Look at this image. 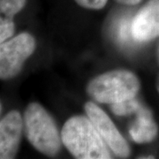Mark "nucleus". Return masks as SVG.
Instances as JSON below:
<instances>
[{"instance_id": "ddd939ff", "label": "nucleus", "mask_w": 159, "mask_h": 159, "mask_svg": "<svg viewBox=\"0 0 159 159\" xmlns=\"http://www.w3.org/2000/svg\"><path fill=\"white\" fill-rule=\"evenodd\" d=\"M75 2L86 9L99 10L105 6L108 0H75Z\"/></svg>"}, {"instance_id": "9d476101", "label": "nucleus", "mask_w": 159, "mask_h": 159, "mask_svg": "<svg viewBox=\"0 0 159 159\" xmlns=\"http://www.w3.org/2000/svg\"><path fill=\"white\" fill-rule=\"evenodd\" d=\"M142 106V104L140 101L134 97L123 102L111 104V110L118 116H126L129 114H135Z\"/></svg>"}, {"instance_id": "dca6fc26", "label": "nucleus", "mask_w": 159, "mask_h": 159, "mask_svg": "<svg viewBox=\"0 0 159 159\" xmlns=\"http://www.w3.org/2000/svg\"><path fill=\"white\" fill-rule=\"evenodd\" d=\"M157 59H158V62H159V44H158V47H157Z\"/></svg>"}, {"instance_id": "0eeeda50", "label": "nucleus", "mask_w": 159, "mask_h": 159, "mask_svg": "<svg viewBox=\"0 0 159 159\" xmlns=\"http://www.w3.org/2000/svg\"><path fill=\"white\" fill-rule=\"evenodd\" d=\"M23 125L18 111H11L0 120V159H11L16 157Z\"/></svg>"}, {"instance_id": "f3484780", "label": "nucleus", "mask_w": 159, "mask_h": 159, "mask_svg": "<svg viewBox=\"0 0 159 159\" xmlns=\"http://www.w3.org/2000/svg\"><path fill=\"white\" fill-rule=\"evenodd\" d=\"M0 111H1V103H0Z\"/></svg>"}, {"instance_id": "2eb2a0df", "label": "nucleus", "mask_w": 159, "mask_h": 159, "mask_svg": "<svg viewBox=\"0 0 159 159\" xmlns=\"http://www.w3.org/2000/svg\"><path fill=\"white\" fill-rule=\"evenodd\" d=\"M157 91H158L159 93V75L158 78H157Z\"/></svg>"}, {"instance_id": "7ed1b4c3", "label": "nucleus", "mask_w": 159, "mask_h": 159, "mask_svg": "<svg viewBox=\"0 0 159 159\" xmlns=\"http://www.w3.org/2000/svg\"><path fill=\"white\" fill-rule=\"evenodd\" d=\"M140 81L128 70H113L93 78L87 86V93L96 102L113 104L136 97Z\"/></svg>"}, {"instance_id": "f03ea898", "label": "nucleus", "mask_w": 159, "mask_h": 159, "mask_svg": "<svg viewBox=\"0 0 159 159\" xmlns=\"http://www.w3.org/2000/svg\"><path fill=\"white\" fill-rule=\"evenodd\" d=\"M24 130L27 139L36 150L55 156L61 148V134L50 113L37 102H31L24 112Z\"/></svg>"}, {"instance_id": "f8f14e48", "label": "nucleus", "mask_w": 159, "mask_h": 159, "mask_svg": "<svg viewBox=\"0 0 159 159\" xmlns=\"http://www.w3.org/2000/svg\"><path fill=\"white\" fill-rule=\"evenodd\" d=\"M15 31V25L12 19L0 13V43L11 38Z\"/></svg>"}, {"instance_id": "f257e3e1", "label": "nucleus", "mask_w": 159, "mask_h": 159, "mask_svg": "<svg viewBox=\"0 0 159 159\" xmlns=\"http://www.w3.org/2000/svg\"><path fill=\"white\" fill-rule=\"evenodd\" d=\"M61 139L65 147L76 158H111L109 147L88 116L70 118L63 126Z\"/></svg>"}, {"instance_id": "423d86ee", "label": "nucleus", "mask_w": 159, "mask_h": 159, "mask_svg": "<svg viewBox=\"0 0 159 159\" xmlns=\"http://www.w3.org/2000/svg\"><path fill=\"white\" fill-rule=\"evenodd\" d=\"M132 34L136 43L159 37V0H148L132 20Z\"/></svg>"}, {"instance_id": "1a4fd4ad", "label": "nucleus", "mask_w": 159, "mask_h": 159, "mask_svg": "<svg viewBox=\"0 0 159 159\" xmlns=\"http://www.w3.org/2000/svg\"><path fill=\"white\" fill-rule=\"evenodd\" d=\"M132 20L133 17L125 16L122 18L118 23L116 36L119 43L122 45L130 46L133 44V42H135L132 34Z\"/></svg>"}, {"instance_id": "20e7f679", "label": "nucleus", "mask_w": 159, "mask_h": 159, "mask_svg": "<svg viewBox=\"0 0 159 159\" xmlns=\"http://www.w3.org/2000/svg\"><path fill=\"white\" fill-rule=\"evenodd\" d=\"M35 40L21 33L0 43V80H10L20 73L24 63L35 50Z\"/></svg>"}, {"instance_id": "4468645a", "label": "nucleus", "mask_w": 159, "mask_h": 159, "mask_svg": "<svg viewBox=\"0 0 159 159\" xmlns=\"http://www.w3.org/2000/svg\"><path fill=\"white\" fill-rule=\"evenodd\" d=\"M115 1L118 2L120 5H123V6H136L139 3H141L142 0H115Z\"/></svg>"}, {"instance_id": "39448f33", "label": "nucleus", "mask_w": 159, "mask_h": 159, "mask_svg": "<svg viewBox=\"0 0 159 159\" xmlns=\"http://www.w3.org/2000/svg\"><path fill=\"white\" fill-rule=\"evenodd\" d=\"M84 109L87 116L109 148L119 157H128L130 155L129 146L108 115L92 102H87Z\"/></svg>"}, {"instance_id": "6e6552de", "label": "nucleus", "mask_w": 159, "mask_h": 159, "mask_svg": "<svg viewBox=\"0 0 159 159\" xmlns=\"http://www.w3.org/2000/svg\"><path fill=\"white\" fill-rule=\"evenodd\" d=\"M135 114L136 119L129 129L132 140L137 143L152 142L158 134V127L152 117L151 111L142 105Z\"/></svg>"}, {"instance_id": "9b49d317", "label": "nucleus", "mask_w": 159, "mask_h": 159, "mask_svg": "<svg viewBox=\"0 0 159 159\" xmlns=\"http://www.w3.org/2000/svg\"><path fill=\"white\" fill-rule=\"evenodd\" d=\"M26 3L27 0H0V13L13 19L24 8Z\"/></svg>"}]
</instances>
